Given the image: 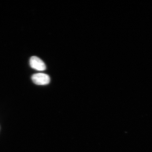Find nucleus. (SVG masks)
Here are the masks:
<instances>
[{
  "label": "nucleus",
  "instance_id": "1",
  "mask_svg": "<svg viewBox=\"0 0 152 152\" xmlns=\"http://www.w3.org/2000/svg\"><path fill=\"white\" fill-rule=\"evenodd\" d=\"M32 80L36 85H46L50 81V77L48 75L44 73L34 74L32 76Z\"/></svg>",
  "mask_w": 152,
  "mask_h": 152
},
{
  "label": "nucleus",
  "instance_id": "2",
  "mask_svg": "<svg viewBox=\"0 0 152 152\" xmlns=\"http://www.w3.org/2000/svg\"><path fill=\"white\" fill-rule=\"evenodd\" d=\"M30 64L31 67L36 70L43 71L46 69L45 63L39 58L34 56L31 57L30 58Z\"/></svg>",
  "mask_w": 152,
  "mask_h": 152
}]
</instances>
